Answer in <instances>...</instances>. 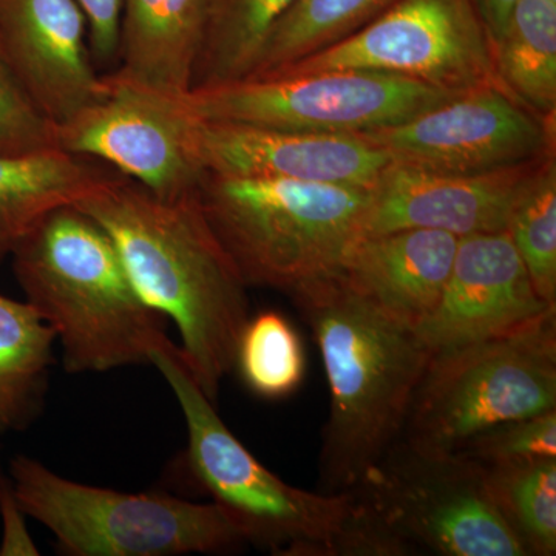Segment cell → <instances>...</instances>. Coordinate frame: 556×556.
<instances>
[{"instance_id":"cell-33","label":"cell","mask_w":556,"mask_h":556,"mask_svg":"<svg viewBox=\"0 0 556 556\" xmlns=\"http://www.w3.org/2000/svg\"><path fill=\"white\" fill-rule=\"evenodd\" d=\"M552 2H556V0H552Z\"/></svg>"},{"instance_id":"cell-31","label":"cell","mask_w":556,"mask_h":556,"mask_svg":"<svg viewBox=\"0 0 556 556\" xmlns=\"http://www.w3.org/2000/svg\"><path fill=\"white\" fill-rule=\"evenodd\" d=\"M0 517H2V541L0 556H38V546L28 532L24 508L14 495L10 479L0 475Z\"/></svg>"},{"instance_id":"cell-8","label":"cell","mask_w":556,"mask_h":556,"mask_svg":"<svg viewBox=\"0 0 556 556\" xmlns=\"http://www.w3.org/2000/svg\"><path fill=\"white\" fill-rule=\"evenodd\" d=\"M152 94L197 119L356 135L397 126L460 93L391 73L328 70L193 87L177 97Z\"/></svg>"},{"instance_id":"cell-24","label":"cell","mask_w":556,"mask_h":556,"mask_svg":"<svg viewBox=\"0 0 556 556\" xmlns=\"http://www.w3.org/2000/svg\"><path fill=\"white\" fill-rule=\"evenodd\" d=\"M484 477L493 504L527 556H554L556 457L484 467Z\"/></svg>"},{"instance_id":"cell-22","label":"cell","mask_w":556,"mask_h":556,"mask_svg":"<svg viewBox=\"0 0 556 556\" xmlns=\"http://www.w3.org/2000/svg\"><path fill=\"white\" fill-rule=\"evenodd\" d=\"M394 2L397 0H298L274 25L247 78L274 75L339 42Z\"/></svg>"},{"instance_id":"cell-20","label":"cell","mask_w":556,"mask_h":556,"mask_svg":"<svg viewBox=\"0 0 556 556\" xmlns=\"http://www.w3.org/2000/svg\"><path fill=\"white\" fill-rule=\"evenodd\" d=\"M493 61L504 89L547 123L556 118V2L518 0Z\"/></svg>"},{"instance_id":"cell-10","label":"cell","mask_w":556,"mask_h":556,"mask_svg":"<svg viewBox=\"0 0 556 556\" xmlns=\"http://www.w3.org/2000/svg\"><path fill=\"white\" fill-rule=\"evenodd\" d=\"M328 70L391 73L455 93L506 90L475 0H397L353 35L270 76Z\"/></svg>"},{"instance_id":"cell-26","label":"cell","mask_w":556,"mask_h":556,"mask_svg":"<svg viewBox=\"0 0 556 556\" xmlns=\"http://www.w3.org/2000/svg\"><path fill=\"white\" fill-rule=\"evenodd\" d=\"M538 295L556 305V161H541L526 178L507 230Z\"/></svg>"},{"instance_id":"cell-21","label":"cell","mask_w":556,"mask_h":556,"mask_svg":"<svg viewBox=\"0 0 556 556\" xmlns=\"http://www.w3.org/2000/svg\"><path fill=\"white\" fill-rule=\"evenodd\" d=\"M56 334L30 303L0 295V434L39 412Z\"/></svg>"},{"instance_id":"cell-7","label":"cell","mask_w":556,"mask_h":556,"mask_svg":"<svg viewBox=\"0 0 556 556\" xmlns=\"http://www.w3.org/2000/svg\"><path fill=\"white\" fill-rule=\"evenodd\" d=\"M556 408V308L508 334L431 354L404 439L452 455L489 428Z\"/></svg>"},{"instance_id":"cell-18","label":"cell","mask_w":556,"mask_h":556,"mask_svg":"<svg viewBox=\"0 0 556 556\" xmlns=\"http://www.w3.org/2000/svg\"><path fill=\"white\" fill-rule=\"evenodd\" d=\"M212 0H123L121 67L109 78L177 97L192 89Z\"/></svg>"},{"instance_id":"cell-3","label":"cell","mask_w":556,"mask_h":556,"mask_svg":"<svg viewBox=\"0 0 556 556\" xmlns=\"http://www.w3.org/2000/svg\"><path fill=\"white\" fill-rule=\"evenodd\" d=\"M10 257L27 302L60 340L65 371L150 365L163 316L146 305L115 243L86 212L54 208Z\"/></svg>"},{"instance_id":"cell-9","label":"cell","mask_w":556,"mask_h":556,"mask_svg":"<svg viewBox=\"0 0 556 556\" xmlns=\"http://www.w3.org/2000/svg\"><path fill=\"white\" fill-rule=\"evenodd\" d=\"M420 555L527 556L486 490L484 467L402 439L356 490Z\"/></svg>"},{"instance_id":"cell-28","label":"cell","mask_w":556,"mask_h":556,"mask_svg":"<svg viewBox=\"0 0 556 556\" xmlns=\"http://www.w3.org/2000/svg\"><path fill=\"white\" fill-rule=\"evenodd\" d=\"M60 149L56 127L24 93L0 61V153L25 155Z\"/></svg>"},{"instance_id":"cell-2","label":"cell","mask_w":556,"mask_h":556,"mask_svg":"<svg viewBox=\"0 0 556 556\" xmlns=\"http://www.w3.org/2000/svg\"><path fill=\"white\" fill-rule=\"evenodd\" d=\"M288 295L313 331L331 394L318 460L324 492H356L402 438L431 353L339 274Z\"/></svg>"},{"instance_id":"cell-32","label":"cell","mask_w":556,"mask_h":556,"mask_svg":"<svg viewBox=\"0 0 556 556\" xmlns=\"http://www.w3.org/2000/svg\"><path fill=\"white\" fill-rule=\"evenodd\" d=\"M492 43L501 38L518 0H475Z\"/></svg>"},{"instance_id":"cell-14","label":"cell","mask_w":556,"mask_h":556,"mask_svg":"<svg viewBox=\"0 0 556 556\" xmlns=\"http://www.w3.org/2000/svg\"><path fill=\"white\" fill-rule=\"evenodd\" d=\"M556 308L538 295L506 230L460 237L437 308L415 329L431 354L527 327Z\"/></svg>"},{"instance_id":"cell-25","label":"cell","mask_w":556,"mask_h":556,"mask_svg":"<svg viewBox=\"0 0 556 556\" xmlns=\"http://www.w3.org/2000/svg\"><path fill=\"white\" fill-rule=\"evenodd\" d=\"M233 368L255 396L281 401L305 379L306 356L298 329L278 311L249 316L237 342Z\"/></svg>"},{"instance_id":"cell-4","label":"cell","mask_w":556,"mask_h":556,"mask_svg":"<svg viewBox=\"0 0 556 556\" xmlns=\"http://www.w3.org/2000/svg\"><path fill=\"white\" fill-rule=\"evenodd\" d=\"M195 197L244 283L285 294L340 273L369 203L368 189L212 174Z\"/></svg>"},{"instance_id":"cell-12","label":"cell","mask_w":556,"mask_h":556,"mask_svg":"<svg viewBox=\"0 0 556 556\" xmlns=\"http://www.w3.org/2000/svg\"><path fill=\"white\" fill-rule=\"evenodd\" d=\"M149 94L169 112L182 148L204 174L369 190L391 161L382 149L357 135L309 134L197 119Z\"/></svg>"},{"instance_id":"cell-1","label":"cell","mask_w":556,"mask_h":556,"mask_svg":"<svg viewBox=\"0 0 556 556\" xmlns=\"http://www.w3.org/2000/svg\"><path fill=\"white\" fill-rule=\"evenodd\" d=\"M75 206L109 233L146 305L177 325L182 361L217 404L249 318L248 285L208 226L195 193L161 199L113 174Z\"/></svg>"},{"instance_id":"cell-6","label":"cell","mask_w":556,"mask_h":556,"mask_svg":"<svg viewBox=\"0 0 556 556\" xmlns=\"http://www.w3.org/2000/svg\"><path fill=\"white\" fill-rule=\"evenodd\" d=\"M10 482L27 517L46 526L67 555L225 554L248 543L215 503L80 484L28 456L11 460Z\"/></svg>"},{"instance_id":"cell-11","label":"cell","mask_w":556,"mask_h":556,"mask_svg":"<svg viewBox=\"0 0 556 556\" xmlns=\"http://www.w3.org/2000/svg\"><path fill=\"white\" fill-rule=\"evenodd\" d=\"M356 135L391 163L441 174H489L555 153V124L500 87L464 91L397 126Z\"/></svg>"},{"instance_id":"cell-19","label":"cell","mask_w":556,"mask_h":556,"mask_svg":"<svg viewBox=\"0 0 556 556\" xmlns=\"http://www.w3.org/2000/svg\"><path fill=\"white\" fill-rule=\"evenodd\" d=\"M112 175L61 149L0 153V263L47 214L79 203Z\"/></svg>"},{"instance_id":"cell-27","label":"cell","mask_w":556,"mask_h":556,"mask_svg":"<svg viewBox=\"0 0 556 556\" xmlns=\"http://www.w3.org/2000/svg\"><path fill=\"white\" fill-rule=\"evenodd\" d=\"M457 453L484 467L556 457V408L489 428Z\"/></svg>"},{"instance_id":"cell-5","label":"cell","mask_w":556,"mask_h":556,"mask_svg":"<svg viewBox=\"0 0 556 556\" xmlns=\"http://www.w3.org/2000/svg\"><path fill=\"white\" fill-rule=\"evenodd\" d=\"M188 428L189 467L248 543L280 556H325L346 521L353 493H313L281 481L233 437L166 334L149 351Z\"/></svg>"},{"instance_id":"cell-16","label":"cell","mask_w":556,"mask_h":556,"mask_svg":"<svg viewBox=\"0 0 556 556\" xmlns=\"http://www.w3.org/2000/svg\"><path fill=\"white\" fill-rule=\"evenodd\" d=\"M541 161L489 174H441L390 161L369 189L361 237L401 229L444 230L459 239L504 232L522 182Z\"/></svg>"},{"instance_id":"cell-29","label":"cell","mask_w":556,"mask_h":556,"mask_svg":"<svg viewBox=\"0 0 556 556\" xmlns=\"http://www.w3.org/2000/svg\"><path fill=\"white\" fill-rule=\"evenodd\" d=\"M354 495L353 508L325 556H408L419 548L394 529L364 497Z\"/></svg>"},{"instance_id":"cell-15","label":"cell","mask_w":556,"mask_h":556,"mask_svg":"<svg viewBox=\"0 0 556 556\" xmlns=\"http://www.w3.org/2000/svg\"><path fill=\"white\" fill-rule=\"evenodd\" d=\"M110 93L56 127L58 148L109 163L161 199L192 195L201 172L166 109L146 91L109 76Z\"/></svg>"},{"instance_id":"cell-30","label":"cell","mask_w":556,"mask_h":556,"mask_svg":"<svg viewBox=\"0 0 556 556\" xmlns=\"http://www.w3.org/2000/svg\"><path fill=\"white\" fill-rule=\"evenodd\" d=\"M87 21L91 60L112 61L118 54L123 0H75Z\"/></svg>"},{"instance_id":"cell-17","label":"cell","mask_w":556,"mask_h":556,"mask_svg":"<svg viewBox=\"0 0 556 556\" xmlns=\"http://www.w3.org/2000/svg\"><path fill=\"white\" fill-rule=\"evenodd\" d=\"M459 237L437 229H401L358 237L339 276L394 320L416 329L437 308Z\"/></svg>"},{"instance_id":"cell-23","label":"cell","mask_w":556,"mask_h":556,"mask_svg":"<svg viewBox=\"0 0 556 556\" xmlns=\"http://www.w3.org/2000/svg\"><path fill=\"white\" fill-rule=\"evenodd\" d=\"M298 0H212L193 87L247 78L274 25Z\"/></svg>"},{"instance_id":"cell-13","label":"cell","mask_w":556,"mask_h":556,"mask_svg":"<svg viewBox=\"0 0 556 556\" xmlns=\"http://www.w3.org/2000/svg\"><path fill=\"white\" fill-rule=\"evenodd\" d=\"M0 61L54 127L110 93L75 0H0Z\"/></svg>"}]
</instances>
